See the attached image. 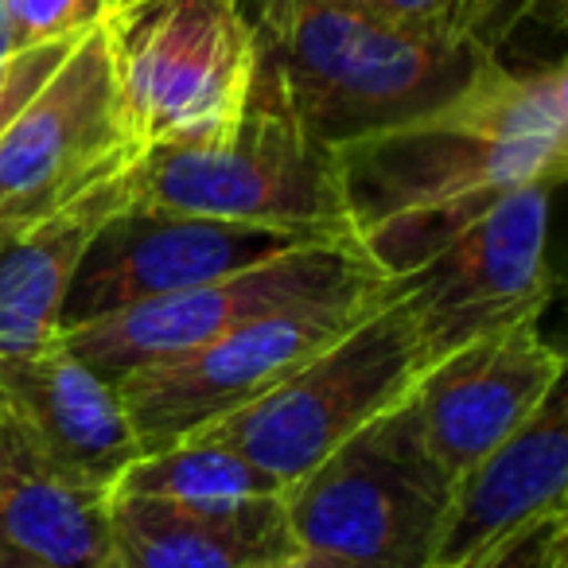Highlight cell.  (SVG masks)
<instances>
[{"instance_id": "cell-8", "label": "cell", "mask_w": 568, "mask_h": 568, "mask_svg": "<svg viewBox=\"0 0 568 568\" xmlns=\"http://www.w3.org/2000/svg\"><path fill=\"white\" fill-rule=\"evenodd\" d=\"M560 183H529L452 230L420 265L394 276L425 371L521 320H541L557 293L549 206Z\"/></svg>"}, {"instance_id": "cell-14", "label": "cell", "mask_w": 568, "mask_h": 568, "mask_svg": "<svg viewBox=\"0 0 568 568\" xmlns=\"http://www.w3.org/2000/svg\"><path fill=\"white\" fill-rule=\"evenodd\" d=\"M565 490L568 397L565 382H557L518 433H510L452 483L428 568L464 565L526 521L565 510Z\"/></svg>"}, {"instance_id": "cell-12", "label": "cell", "mask_w": 568, "mask_h": 568, "mask_svg": "<svg viewBox=\"0 0 568 568\" xmlns=\"http://www.w3.org/2000/svg\"><path fill=\"white\" fill-rule=\"evenodd\" d=\"M557 382H565V355L541 335V320H521L425 371L409 409L428 456L456 483L475 459L518 433Z\"/></svg>"}, {"instance_id": "cell-9", "label": "cell", "mask_w": 568, "mask_h": 568, "mask_svg": "<svg viewBox=\"0 0 568 568\" xmlns=\"http://www.w3.org/2000/svg\"><path fill=\"white\" fill-rule=\"evenodd\" d=\"M141 156L98 24L0 133V230L71 211L125 180Z\"/></svg>"}, {"instance_id": "cell-17", "label": "cell", "mask_w": 568, "mask_h": 568, "mask_svg": "<svg viewBox=\"0 0 568 568\" xmlns=\"http://www.w3.org/2000/svg\"><path fill=\"white\" fill-rule=\"evenodd\" d=\"M0 549L20 568H105V498L55 475L0 409Z\"/></svg>"}, {"instance_id": "cell-5", "label": "cell", "mask_w": 568, "mask_h": 568, "mask_svg": "<svg viewBox=\"0 0 568 568\" xmlns=\"http://www.w3.org/2000/svg\"><path fill=\"white\" fill-rule=\"evenodd\" d=\"M113 90L144 152L234 125L261 43L237 0H125L102 17Z\"/></svg>"}, {"instance_id": "cell-20", "label": "cell", "mask_w": 568, "mask_h": 568, "mask_svg": "<svg viewBox=\"0 0 568 568\" xmlns=\"http://www.w3.org/2000/svg\"><path fill=\"white\" fill-rule=\"evenodd\" d=\"M565 541H568V510L545 514L514 534H506L498 545L483 549L479 557L452 568H565Z\"/></svg>"}, {"instance_id": "cell-1", "label": "cell", "mask_w": 568, "mask_h": 568, "mask_svg": "<svg viewBox=\"0 0 568 568\" xmlns=\"http://www.w3.org/2000/svg\"><path fill=\"white\" fill-rule=\"evenodd\" d=\"M332 152L351 242L394 281L495 199L565 180L568 74L487 55L444 105Z\"/></svg>"}, {"instance_id": "cell-16", "label": "cell", "mask_w": 568, "mask_h": 568, "mask_svg": "<svg viewBox=\"0 0 568 568\" xmlns=\"http://www.w3.org/2000/svg\"><path fill=\"white\" fill-rule=\"evenodd\" d=\"M125 206V180L43 222L0 230V358L63 339L67 284L94 230Z\"/></svg>"}, {"instance_id": "cell-25", "label": "cell", "mask_w": 568, "mask_h": 568, "mask_svg": "<svg viewBox=\"0 0 568 568\" xmlns=\"http://www.w3.org/2000/svg\"><path fill=\"white\" fill-rule=\"evenodd\" d=\"M17 55V43H12V24H9V0H0V63Z\"/></svg>"}, {"instance_id": "cell-18", "label": "cell", "mask_w": 568, "mask_h": 568, "mask_svg": "<svg viewBox=\"0 0 568 568\" xmlns=\"http://www.w3.org/2000/svg\"><path fill=\"white\" fill-rule=\"evenodd\" d=\"M110 495L156 498L191 510H226L257 498H281L284 487L237 452L191 436L160 452H144Z\"/></svg>"}, {"instance_id": "cell-28", "label": "cell", "mask_w": 568, "mask_h": 568, "mask_svg": "<svg viewBox=\"0 0 568 568\" xmlns=\"http://www.w3.org/2000/svg\"><path fill=\"white\" fill-rule=\"evenodd\" d=\"M105 568H125V565H118V560H113V552H110V565H105Z\"/></svg>"}, {"instance_id": "cell-29", "label": "cell", "mask_w": 568, "mask_h": 568, "mask_svg": "<svg viewBox=\"0 0 568 568\" xmlns=\"http://www.w3.org/2000/svg\"><path fill=\"white\" fill-rule=\"evenodd\" d=\"M276 4H281V0H276Z\"/></svg>"}, {"instance_id": "cell-30", "label": "cell", "mask_w": 568, "mask_h": 568, "mask_svg": "<svg viewBox=\"0 0 568 568\" xmlns=\"http://www.w3.org/2000/svg\"><path fill=\"white\" fill-rule=\"evenodd\" d=\"M565 568H568V565H565Z\"/></svg>"}, {"instance_id": "cell-7", "label": "cell", "mask_w": 568, "mask_h": 568, "mask_svg": "<svg viewBox=\"0 0 568 568\" xmlns=\"http://www.w3.org/2000/svg\"><path fill=\"white\" fill-rule=\"evenodd\" d=\"M382 288L386 276L363 257L355 242H308L242 273L195 284L187 293L133 304L87 327H74L63 335V343L90 371L118 386L141 366L187 355L276 312L371 301Z\"/></svg>"}, {"instance_id": "cell-27", "label": "cell", "mask_w": 568, "mask_h": 568, "mask_svg": "<svg viewBox=\"0 0 568 568\" xmlns=\"http://www.w3.org/2000/svg\"><path fill=\"white\" fill-rule=\"evenodd\" d=\"M0 568H20V565H17V560H12V557H9V552L0 549Z\"/></svg>"}, {"instance_id": "cell-11", "label": "cell", "mask_w": 568, "mask_h": 568, "mask_svg": "<svg viewBox=\"0 0 568 568\" xmlns=\"http://www.w3.org/2000/svg\"><path fill=\"white\" fill-rule=\"evenodd\" d=\"M296 245H308V237L242 226V222L121 206L94 230L67 284L63 335L133 304L187 293L195 284L242 273Z\"/></svg>"}, {"instance_id": "cell-3", "label": "cell", "mask_w": 568, "mask_h": 568, "mask_svg": "<svg viewBox=\"0 0 568 568\" xmlns=\"http://www.w3.org/2000/svg\"><path fill=\"white\" fill-rule=\"evenodd\" d=\"M125 206L351 242L335 152L304 133L261 79L234 125L144 152L125 175Z\"/></svg>"}, {"instance_id": "cell-21", "label": "cell", "mask_w": 568, "mask_h": 568, "mask_svg": "<svg viewBox=\"0 0 568 568\" xmlns=\"http://www.w3.org/2000/svg\"><path fill=\"white\" fill-rule=\"evenodd\" d=\"M82 40V36H79ZM79 40H55V43H40V48L17 51L12 59L0 63V133L9 129V121L32 102L36 94L43 90V82L59 71L71 48Z\"/></svg>"}, {"instance_id": "cell-4", "label": "cell", "mask_w": 568, "mask_h": 568, "mask_svg": "<svg viewBox=\"0 0 568 568\" xmlns=\"http://www.w3.org/2000/svg\"><path fill=\"white\" fill-rule=\"evenodd\" d=\"M420 378L425 358L417 335L386 281V293L347 335L257 402L199 428L195 440L237 452L288 490L351 436L397 409Z\"/></svg>"}, {"instance_id": "cell-10", "label": "cell", "mask_w": 568, "mask_h": 568, "mask_svg": "<svg viewBox=\"0 0 568 568\" xmlns=\"http://www.w3.org/2000/svg\"><path fill=\"white\" fill-rule=\"evenodd\" d=\"M378 296L355 304L276 312L214 343H203L187 355L125 374L118 382V397L141 448L160 452L168 444H180L226 413L257 402L288 374L301 371L308 358L332 347L339 335H347Z\"/></svg>"}, {"instance_id": "cell-23", "label": "cell", "mask_w": 568, "mask_h": 568, "mask_svg": "<svg viewBox=\"0 0 568 568\" xmlns=\"http://www.w3.org/2000/svg\"><path fill=\"white\" fill-rule=\"evenodd\" d=\"M552 0H467V36L490 55H503L521 24L541 20Z\"/></svg>"}, {"instance_id": "cell-6", "label": "cell", "mask_w": 568, "mask_h": 568, "mask_svg": "<svg viewBox=\"0 0 568 568\" xmlns=\"http://www.w3.org/2000/svg\"><path fill=\"white\" fill-rule=\"evenodd\" d=\"M448 495L405 397L284 490V514L296 545L347 568H428Z\"/></svg>"}, {"instance_id": "cell-24", "label": "cell", "mask_w": 568, "mask_h": 568, "mask_svg": "<svg viewBox=\"0 0 568 568\" xmlns=\"http://www.w3.org/2000/svg\"><path fill=\"white\" fill-rule=\"evenodd\" d=\"M265 568H347V565L335 560V557H327V552H320V549H304V545H296V549H288L276 560H268Z\"/></svg>"}, {"instance_id": "cell-2", "label": "cell", "mask_w": 568, "mask_h": 568, "mask_svg": "<svg viewBox=\"0 0 568 568\" xmlns=\"http://www.w3.org/2000/svg\"><path fill=\"white\" fill-rule=\"evenodd\" d=\"M253 32L257 79L327 149L444 105L490 55L389 24L366 0H281Z\"/></svg>"}, {"instance_id": "cell-26", "label": "cell", "mask_w": 568, "mask_h": 568, "mask_svg": "<svg viewBox=\"0 0 568 568\" xmlns=\"http://www.w3.org/2000/svg\"><path fill=\"white\" fill-rule=\"evenodd\" d=\"M237 4H242V12L250 17V24H253V28H257L261 20H265L268 12L276 9V0H237Z\"/></svg>"}, {"instance_id": "cell-13", "label": "cell", "mask_w": 568, "mask_h": 568, "mask_svg": "<svg viewBox=\"0 0 568 568\" xmlns=\"http://www.w3.org/2000/svg\"><path fill=\"white\" fill-rule=\"evenodd\" d=\"M0 409L51 471L90 495L110 498L144 456L118 386L63 339L36 355L0 358Z\"/></svg>"}, {"instance_id": "cell-22", "label": "cell", "mask_w": 568, "mask_h": 568, "mask_svg": "<svg viewBox=\"0 0 568 568\" xmlns=\"http://www.w3.org/2000/svg\"><path fill=\"white\" fill-rule=\"evenodd\" d=\"M389 24L409 28L433 40H471L467 36V0H366ZM475 43V40H471Z\"/></svg>"}, {"instance_id": "cell-15", "label": "cell", "mask_w": 568, "mask_h": 568, "mask_svg": "<svg viewBox=\"0 0 568 568\" xmlns=\"http://www.w3.org/2000/svg\"><path fill=\"white\" fill-rule=\"evenodd\" d=\"M113 560L125 568H265L296 549L281 498L191 510L156 498H105Z\"/></svg>"}, {"instance_id": "cell-19", "label": "cell", "mask_w": 568, "mask_h": 568, "mask_svg": "<svg viewBox=\"0 0 568 568\" xmlns=\"http://www.w3.org/2000/svg\"><path fill=\"white\" fill-rule=\"evenodd\" d=\"M105 17V0H9V24L17 51L55 40H79Z\"/></svg>"}]
</instances>
